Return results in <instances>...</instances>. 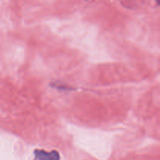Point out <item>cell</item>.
<instances>
[{
    "mask_svg": "<svg viewBox=\"0 0 160 160\" xmlns=\"http://www.w3.org/2000/svg\"><path fill=\"white\" fill-rule=\"evenodd\" d=\"M33 160H60V156L56 150L48 152L45 149H35Z\"/></svg>",
    "mask_w": 160,
    "mask_h": 160,
    "instance_id": "6da1fadb",
    "label": "cell"
}]
</instances>
